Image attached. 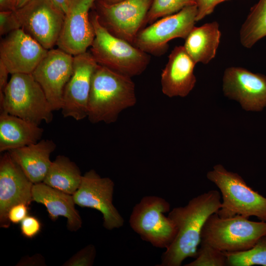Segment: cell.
<instances>
[{"label":"cell","mask_w":266,"mask_h":266,"mask_svg":"<svg viewBox=\"0 0 266 266\" xmlns=\"http://www.w3.org/2000/svg\"><path fill=\"white\" fill-rule=\"evenodd\" d=\"M225 96L238 101L246 111H260L266 107V76L241 67L227 68L223 78Z\"/></svg>","instance_id":"9a60e30c"},{"label":"cell","mask_w":266,"mask_h":266,"mask_svg":"<svg viewBox=\"0 0 266 266\" xmlns=\"http://www.w3.org/2000/svg\"><path fill=\"white\" fill-rule=\"evenodd\" d=\"M196 64L183 46H175L161 73L163 94L170 98L187 96L196 83L194 73Z\"/></svg>","instance_id":"ac0fdd59"},{"label":"cell","mask_w":266,"mask_h":266,"mask_svg":"<svg viewBox=\"0 0 266 266\" xmlns=\"http://www.w3.org/2000/svg\"><path fill=\"white\" fill-rule=\"evenodd\" d=\"M114 183L109 177H100L94 169L82 175L80 185L72 195L76 204L98 210L103 216L107 230L118 229L124 220L113 203Z\"/></svg>","instance_id":"8fae6325"},{"label":"cell","mask_w":266,"mask_h":266,"mask_svg":"<svg viewBox=\"0 0 266 266\" xmlns=\"http://www.w3.org/2000/svg\"><path fill=\"white\" fill-rule=\"evenodd\" d=\"M41 226V223L37 217L28 215L20 223V230L24 237L32 238L40 232Z\"/></svg>","instance_id":"f546056e"},{"label":"cell","mask_w":266,"mask_h":266,"mask_svg":"<svg viewBox=\"0 0 266 266\" xmlns=\"http://www.w3.org/2000/svg\"><path fill=\"white\" fill-rule=\"evenodd\" d=\"M198 250L196 259L185 266H226L227 258L225 252L203 242Z\"/></svg>","instance_id":"4316f807"},{"label":"cell","mask_w":266,"mask_h":266,"mask_svg":"<svg viewBox=\"0 0 266 266\" xmlns=\"http://www.w3.org/2000/svg\"><path fill=\"white\" fill-rule=\"evenodd\" d=\"M73 56L51 49L32 73L43 90L53 111L61 109L65 87L72 73Z\"/></svg>","instance_id":"5bb4252c"},{"label":"cell","mask_w":266,"mask_h":266,"mask_svg":"<svg viewBox=\"0 0 266 266\" xmlns=\"http://www.w3.org/2000/svg\"><path fill=\"white\" fill-rule=\"evenodd\" d=\"M43 133L38 125L0 111V152L35 143L40 140Z\"/></svg>","instance_id":"44dd1931"},{"label":"cell","mask_w":266,"mask_h":266,"mask_svg":"<svg viewBox=\"0 0 266 266\" xmlns=\"http://www.w3.org/2000/svg\"><path fill=\"white\" fill-rule=\"evenodd\" d=\"M170 210L165 199L155 196L143 197L133 207L129 219L132 229L153 246L166 249L174 240L177 228L164 213Z\"/></svg>","instance_id":"52a82bcc"},{"label":"cell","mask_w":266,"mask_h":266,"mask_svg":"<svg viewBox=\"0 0 266 266\" xmlns=\"http://www.w3.org/2000/svg\"><path fill=\"white\" fill-rule=\"evenodd\" d=\"M136 102L131 77L98 65L92 76L87 117L92 123L115 122L124 109Z\"/></svg>","instance_id":"7a4b0ae2"},{"label":"cell","mask_w":266,"mask_h":266,"mask_svg":"<svg viewBox=\"0 0 266 266\" xmlns=\"http://www.w3.org/2000/svg\"><path fill=\"white\" fill-rule=\"evenodd\" d=\"M206 176L221 193L222 201L217 212L220 217L253 216L266 222V198L249 186L239 174L218 164Z\"/></svg>","instance_id":"5b68a950"},{"label":"cell","mask_w":266,"mask_h":266,"mask_svg":"<svg viewBox=\"0 0 266 266\" xmlns=\"http://www.w3.org/2000/svg\"><path fill=\"white\" fill-rule=\"evenodd\" d=\"M198 9L195 4L179 12L161 18L140 30L133 45L147 53L161 54L167 48V43L175 38L185 39L195 26Z\"/></svg>","instance_id":"9c48e42d"},{"label":"cell","mask_w":266,"mask_h":266,"mask_svg":"<svg viewBox=\"0 0 266 266\" xmlns=\"http://www.w3.org/2000/svg\"><path fill=\"white\" fill-rule=\"evenodd\" d=\"M82 175L75 163L59 155L52 162L43 181L46 185L73 195L78 189Z\"/></svg>","instance_id":"603a6c76"},{"label":"cell","mask_w":266,"mask_h":266,"mask_svg":"<svg viewBox=\"0 0 266 266\" xmlns=\"http://www.w3.org/2000/svg\"><path fill=\"white\" fill-rule=\"evenodd\" d=\"M96 249L93 244H88L80 249L64 263L63 266H91L96 256Z\"/></svg>","instance_id":"83f0119b"},{"label":"cell","mask_w":266,"mask_h":266,"mask_svg":"<svg viewBox=\"0 0 266 266\" xmlns=\"http://www.w3.org/2000/svg\"><path fill=\"white\" fill-rule=\"evenodd\" d=\"M15 12L21 28L44 48L56 44L65 13L51 0H32Z\"/></svg>","instance_id":"30bf717a"},{"label":"cell","mask_w":266,"mask_h":266,"mask_svg":"<svg viewBox=\"0 0 266 266\" xmlns=\"http://www.w3.org/2000/svg\"><path fill=\"white\" fill-rule=\"evenodd\" d=\"M227 0H220V1H221V2H224V1H227Z\"/></svg>","instance_id":"74e56055"},{"label":"cell","mask_w":266,"mask_h":266,"mask_svg":"<svg viewBox=\"0 0 266 266\" xmlns=\"http://www.w3.org/2000/svg\"><path fill=\"white\" fill-rule=\"evenodd\" d=\"M221 205L220 193L211 190L194 197L184 206L173 208L168 217L175 224L177 233L157 266H180L186 258H196L203 225Z\"/></svg>","instance_id":"6da1fadb"},{"label":"cell","mask_w":266,"mask_h":266,"mask_svg":"<svg viewBox=\"0 0 266 266\" xmlns=\"http://www.w3.org/2000/svg\"><path fill=\"white\" fill-rule=\"evenodd\" d=\"M98 65L90 52L73 56L72 73L65 88L61 109L64 117L77 121L87 117L92 79Z\"/></svg>","instance_id":"7c38bea8"},{"label":"cell","mask_w":266,"mask_h":266,"mask_svg":"<svg viewBox=\"0 0 266 266\" xmlns=\"http://www.w3.org/2000/svg\"><path fill=\"white\" fill-rule=\"evenodd\" d=\"M265 234V221H252L239 215L222 218L215 213L203 225L200 242L223 252H235L250 249Z\"/></svg>","instance_id":"8992f818"},{"label":"cell","mask_w":266,"mask_h":266,"mask_svg":"<svg viewBox=\"0 0 266 266\" xmlns=\"http://www.w3.org/2000/svg\"><path fill=\"white\" fill-rule=\"evenodd\" d=\"M97 0H71L57 42L58 48L72 56L87 51L95 38L90 10Z\"/></svg>","instance_id":"4fadbf2b"},{"label":"cell","mask_w":266,"mask_h":266,"mask_svg":"<svg viewBox=\"0 0 266 266\" xmlns=\"http://www.w3.org/2000/svg\"><path fill=\"white\" fill-rule=\"evenodd\" d=\"M15 10L14 0H0V11Z\"/></svg>","instance_id":"836d02e7"},{"label":"cell","mask_w":266,"mask_h":266,"mask_svg":"<svg viewBox=\"0 0 266 266\" xmlns=\"http://www.w3.org/2000/svg\"><path fill=\"white\" fill-rule=\"evenodd\" d=\"M48 51L21 28L1 41L0 61L11 74L32 73Z\"/></svg>","instance_id":"e0dca14e"},{"label":"cell","mask_w":266,"mask_h":266,"mask_svg":"<svg viewBox=\"0 0 266 266\" xmlns=\"http://www.w3.org/2000/svg\"><path fill=\"white\" fill-rule=\"evenodd\" d=\"M153 0H123L109 3L97 0L94 5L100 23L110 33L133 45Z\"/></svg>","instance_id":"ba28073f"},{"label":"cell","mask_w":266,"mask_h":266,"mask_svg":"<svg viewBox=\"0 0 266 266\" xmlns=\"http://www.w3.org/2000/svg\"><path fill=\"white\" fill-rule=\"evenodd\" d=\"M266 36V0H259L251 9L239 32L241 45L251 48Z\"/></svg>","instance_id":"cb8c5ba5"},{"label":"cell","mask_w":266,"mask_h":266,"mask_svg":"<svg viewBox=\"0 0 266 266\" xmlns=\"http://www.w3.org/2000/svg\"><path fill=\"white\" fill-rule=\"evenodd\" d=\"M56 147L53 140L42 139L8 152L29 179L35 184L43 181L52 163L50 155Z\"/></svg>","instance_id":"ffe728a7"},{"label":"cell","mask_w":266,"mask_h":266,"mask_svg":"<svg viewBox=\"0 0 266 266\" xmlns=\"http://www.w3.org/2000/svg\"><path fill=\"white\" fill-rule=\"evenodd\" d=\"M29 205L20 203L12 206L8 211L7 218L9 221L13 224L20 223L28 215Z\"/></svg>","instance_id":"1f68e13d"},{"label":"cell","mask_w":266,"mask_h":266,"mask_svg":"<svg viewBox=\"0 0 266 266\" xmlns=\"http://www.w3.org/2000/svg\"><path fill=\"white\" fill-rule=\"evenodd\" d=\"M225 253L227 258V266H266V234L262 236L249 249Z\"/></svg>","instance_id":"d4e9b609"},{"label":"cell","mask_w":266,"mask_h":266,"mask_svg":"<svg viewBox=\"0 0 266 266\" xmlns=\"http://www.w3.org/2000/svg\"><path fill=\"white\" fill-rule=\"evenodd\" d=\"M10 73L3 63L0 61V93H3L8 81V75Z\"/></svg>","instance_id":"d6a6232c"},{"label":"cell","mask_w":266,"mask_h":266,"mask_svg":"<svg viewBox=\"0 0 266 266\" xmlns=\"http://www.w3.org/2000/svg\"><path fill=\"white\" fill-rule=\"evenodd\" d=\"M221 36L216 21L194 26L185 38L183 46L196 64H207L215 56Z\"/></svg>","instance_id":"7402d4cb"},{"label":"cell","mask_w":266,"mask_h":266,"mask_svg":"<svg viewBox=\"0 0 266 266\" xmlns=\"http://www.w3.org/2000/svg\"><path fill=\"white\" fill-rule=\"evenodd\" d=\"M54 4L65 14L66 12L71 0H51Z\"/></svg>","instance_id":"e575fe53"},{"label":"cell","mask_w":266,"mask_h":266,"mask_svg":"<svg viewBox=\"0 0 266 266\" xmlns=\"http://www.w3.org/2000/svg\"><path fill=\"white\" fill-rule=\"evenodd\" d=\"M21 28L15 10L0 11V34L6 35Z\"/></svg>","instance_id":"f1b7e54d"},{"label":"cell","mask_w":266,"mask_h":266,"mask_svg":"<svg viewBox=\"0 0 266 266\" xmlns=\"http://www.w3.org/2000/svg\"><path fill=\"white\" fill-rule=\"evenodd\" d=\"M102 0L107 2H109V3H114V2H119L123 0Z\"/></svg>","instance_id":"8d00e7d4"},{"label":"cell","mask_w":266,"mask_h":266,"mask_svg":"<svg viewBox=\"0 0 266 266\" xmlns=\"http://www.w3.org/2000/svg\"><path fill=\"white\" fill-rule=\"evenodd\" d=\"M32 0H14L15 9L19 8Z\"/></svg>","instance_id":"d590c367"},{"label":"cell","mask_w":266,"mask_h":266,"mask_svg":"<svg viewBox=\"0 0 266 266\" xmlns=\"http://www.w3.org/2000/svg\"><path fill=\"white\" fill-rule=\"evenodd\" d=\"M194 4L193 0H153L145 23H151L159 18L175 14L186 6Z\"/></svg>","instance_id":"484cf974"},{"label":"cell","mask_w":266,"mask_h":266,"mask_svg":"<svg viewBox=\"0 0 266 266\" xmlns=\"http://www.w3.org/2000/svg\"><path fill=\"white\" fill-rule=\"evenodd\" d=\"M0 109L38 126L53 118L45 93L32 73L11 74L3 92L0 93Z\"/></svg>","instance_id":"277c9868"},{"label":"cell","mask_w":266,"mask_h":266,"mask_svg":"<svg viewBox=\"0 0 266 266\" xmlns=\"http://www.w3.org/2000/svg\"><path fill=\"white\" fill-rule=\"evenodd\" d=\"M197 5L198 13L196 21L198 22L206 16L211 14L217 5L221 3L220 0H193Z\"/></svg>","instance_id":"4dcf8cb0"},{"label":"cell","mask_w":266,"mask_h":266,"mask_svg":"<svg viewBox=\"0 0 266 266\" xmlns=\"http://www.w3.org/2000/svg\"><path fill=\"white\" fill-rule=\"evenodd\" d=\"M90 18L95 34L90 52L99 65L130 77L145 70L150 61L148 53L110 33L96 11L91 12Z\"/></svg>","instance_id":"3957f363"},{"label":"cell","mask_w":266,"mask_h":266,"mask_svg":"<svg viewBox=\"0 0 266 266\" xmlns=\"http://www.w3.org/2000/svg\"><path fill=\"white\" fill-rule=\"evenodd\" d=\"M33 201L44 205L49 218L55 221L59 216L67 219L68 230L76 232L82 227V221L75 207L73 196L52 188L43 182L33 184Z\"/></svg>","instance_id":"d6986e66"},{"label":"cell","mask_w":266,"mask_h":266,"mask_svg":"<svg viewBox=\"0 0 266 266\" xmlns=\"http://www.w3.org/2000/svg\"><path fill=\"white\" fill-rule=\"evenodd\" d=\"M33 183L8 151L0 160V226L8 228L10 222L7 218L10 208L24 203L29 206L33 201Z\"/></svg>","instance_id":"2e32d148"}]
</instances>
